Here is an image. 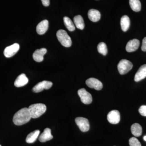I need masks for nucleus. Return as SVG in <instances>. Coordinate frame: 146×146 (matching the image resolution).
Instances as JSON below:
<instances>
[{
    "label": "nucleus",
    "instance_id": "f257e3e1",
    "mask_svg": "<svg viewBox=\"0 0 146 146\" xmlns=\"http://www.w3.org/2000/svg\"><path fill=\"white\" fill-rule=\"evenodd\" d=\"M31 117L28 108H24L15 113L13 116V122L17 125H21L29 121Z\"/></svg>",
    "mask_w": 146,
    "mask_h": 146
},
{
    "label": "nucleus",
    "instance_id": "f03ea898",
    "mask_svg": "<svg viewBox=\"0 0 146 146\" xmlns=\"http://www.w3.org/2000/svg\"><path fill=\"white\" fill-rule=\"evenodd\" d=\"M28 109L31 118L36 119L46 112V106L43 104H35L30 106Z\"/></svg>",
    "mask_w": 146,
    "mask_h": 146
},
{
    "label": "nucleus",
    "instance_id": "7ed1b4c3",
    "mask_svg": "<svg viewBox=\"0 0 146 146\" xmlns=\"http://www.w3.org/2000/svg\"><path fill=\"white\" fill-rule=\"evenodd\" d=\"M56 36L58 40L63 46L67 48L71 46L72 44L71 37L65 31L62 29L59 30L57 32Z\"/></svg>",
    "mask_w": 146,
    "mask_h": 146
},
{
    "label": "nucleus",
    "instance_id": "20e7f679",
    "mask_svg": "<svg viewBox=\"0 0 146 146\" xmlns=\"http://www.w3.org/2000/svg\"><path fill=\"white\" fill-rule=\"evenodd\" d=\"M117 68L121 74H125L131 70L133 68V64L129 60L122 59L118 63Z\"/></svg>",
    "mask_w": 146,
    "mask_h": 146
},
{
    "label": "nucleus",
    "instance_id": "39448f33",
    "mask_svg": "<svg viewBox=\"0 0 146 146\" xmlns=\"http://www.w3.org/2000/svg\"><path fill=\"white\" fill-rule=\"evenodd\" d=\"M78 94L83 103L85 104H89L92 102L93 100L92 96L84 88L79 89L78 91Z\"/></svg>",
    "mask_w": 146,
    "mask_h": 146
},
{
    "label": "nucleus",
    "instance_id": "423d86ee",
    "mask_svg": "<svg viewBox=\"0 0 146 146\" xmlns=\"http://www.w3.org/2000/svg\"><path fill=\"white\" fill-rule=\"evenodd\" d=\"M75 122L77 125L82 132L88 131L90 128L89 121L86 118L79 117L75 119Z\"/></svg>",
    "mask_w": 146,
    "mask_h": 146
},
{
    "label": "nucleus",
    "instance_id": "0eeeda50",
    "mask_svg": "<svg viewBox=\"0 0 146 146\" xmlns=\"http://www.w3.org/2000/svg\"><path fill=\"white\" fill-rule=\"evenodd\" d=\"M19 49L20 45L17 43H15L9 46L6 47L4 51V54L5 57H11L16 54Z\"/></svg>",
    "mask_w": 146,
    "mask_h": 146
},
{
    "label": "nucleus",
    "instance_id": "6e6552de",
    "mask_svg": "<svg viewBox=\"0 0 146 146\" xmlns=\"http://www.w3.org/2000/svg\"><path fill=\"white\" fill-rule=\"evenodd\" d=\"M52 83L51 82L43 81L39 82L33 88V91L35 93H39L44 89H48L52 87Z\"/></svg>",
    "mask_w": 146,
    "mask_h": 146
},
{
    "label": "nucleus",
    "instance_id": "1a4fd4ad",
    "mask_svg": "<svg viewBox=\"0 0 146 146\" xmlns=\"http://www.w3.org/2000/svg\"><path fill=\"white\" fill-rule=\"evenodd\" d=\"M86 84L89 88L94 89L98 91L102 89L103 84L101 82L94 78H91L87 79L86 80Z\"/></svg>",
    "mask_w": 146,
    "mask_h": 146
},
{
    "label": "nucleus",
    "instance_id": "9d476101",
    "mask_svg": "<svg viewBox=\"0 0 146 146\" xmlns=\"http://www.w3.org/2000/svg\"><path fill=\"white\" fill-rule=\"evenodd\" d=\"M107 118L110 123L117 124L119 122L121 119L120 112L117 110H112L108 114Z\"/></svg>",
    "mask_w": 146,
    "mask_h": 146
},
{
    "label": "nucleus",
    "instance_id": "9b49d317",
    "mask_svg": "<svg viewBox=\"0 0 146 146\" xmlns=\"http://www.w3.org/2000/svg\"><path fill=\"white\" fill-rule=\"evenodd\" d=\"M140 45V41L134 39L129 41L126 46V50L128 52H133L138 49Z\"/></svg>",
    "mask_w": 146,
    "mask_h": 146
},
{
    "label": "nucleus",
    "instance_id": "f8f14e48",
    "mask_svg": "<svg viewBox=\"0 0 146 146\" xmlns=\"http://www.w3.org/2000/svg\"><path fill=\"white\" fill-rule=\"evenodd\" d=\"M47 52V49L42 48L40 49L36 50L33 55V59L37 62H41L44 60V56Z\"/></svg>",
    "mask_w": 146,
    "mask_h": 146
},
{
    "label": "nucleus",
    "instance_id": "ddd939ff",
    "mask_svg": "<svg viewBox=\"0 0 146 146\" xmlns=\"http://www.w3.org/2000/svg\"><path fill=\"white\" fill-rule=\"evenodd\" d=\"M49 22L46 20H44L37 25L36 27L37 33L40 35L44 34L48 29Z\"/></svg>",
    "mask_w": 146,
    "mask_h": 146
},
{
    "label": "nucleus",
    "instance_id": "4468645a",
    "mask_svg": "<svg viewBox=\"0 0 146 146\" xmlns=\"http://www.w3.org/2000/svg\"><path fill=\"white\" fill-rule=\"evenodd\" d=\"M146 77V64L142 65L137 71L134 80L139 82L144 79Z\"/></svg>",
    "mask_w": 146,
    "mask_h": 146
},
{
    "label": "nucleus",
    "instance_id": "2eb2a0df",
    "mask_svg": "<svg viewBox=\"0 0 146 146\" xmlns=\"http://www.w3.org/2000/svg\"><path fill=\"white\" fill-rule=\"evenodd\" d=\"M28 82V78L26 76L25 74H22L18 76L16 78L14 82V85L17 87H22L26 85Z\"/></svg>",
    "mask_w": 146,
    "mask_h": 146
},
{
    "label": "nucleus",
    "instance_id": "dca6fc26",
    "mask_svg": "<svg viewBox=\"0 0 146 146\" xmlns=\"http://www.w3.org/2000/svg\"><path fill=\"white\" fill-rule=\"evenodd\" d=\"M53 137L51 134V129L48 128L45 129L44 132L41 134L39 138L40 142L44 143L52 139Z\"/></svg>",
    "mask_w": 146,
    "mask_h": 146
},
{
    "label": "nucleus",
    "instance_id": "f3484780",
    "mask_svg": "<svg viewBox=\"0 0 146 146\" xmlns=\"http://www.w3.org/2000/svg\"><path fill=\"white\" fill-rule=\"evenodd\" d=\"M88 16L90 21L93 22H98L101 18V13L96 9H90L88 11Z\"/></svg>",
    "mask_w": 146,
    "mask_h": 146
},
{
    "label": "nucleus",
    "instance_id": "a211bd4d",
    "mask_svg": "<svg viewBox=\"0 0 146 146\" xmlns=\"http://www.w3.org/2000/svg\"><path fill=\"white\" fill-rule=\"evenodd\" d=\"M130 19L128 16L125 15L121 18V25L123 31H127L130 26Z\"/></svg>",
    "mask_w": 146,
    "mask_h": 146
},
{
    "label": "nucleus",
    "instance_id": "6ab92c4d",
    "mask_svg": "<svg viewBox=\"0 0 146 146\" xmlns=\"http://www.w3.org/2000/svg\"><path fill=\"white\" fill-rule=\"evenodd\" d=\"M131 133L136 137L141 136L142 133V128L138 123H135L131 125Z\"/></svg>",
    "mask_w": 146,
    "mask_h": 146
},
{
    "label": "nucleus",
    "instance_id": "aec40b11",
    "mask_svg": "<svg viewBox=\"0 0 146 146\" xmlns=\"http://www.w3.org/2000/svg\"><path fill=\"white\" fill-rule=\"evenodd\" d=\"M40 131L39 130H36L33 131L28 134L26 139V141L28 143H33L36 141L39 136Z\"/></svg>",
    "mask_w": 146,
    "mask_h": 146
},
{
    "label": "nucleus",
    "instance_id": "412c9836",
    "mask_svg": "<svg viewBox=\"0 0 146 146\" xmlns=\"http://www.w3.org/2000/svg\"><path fill=\"white\" fill-rule=\"evenodd\" d=\"M74 21L76 27L80 29L83 30L84 28V23L83 18L80 15L75 16Z\"/></svg>",
    "mask_w": 146,
    "mask_h": 146
},
{
    "label": "nucleus",
    "instance_id": "4be33fe9",
    "mask_svg": "<svg viewBox=\"0 0 146 146\" xmlns=\"http://www.w3.org/2000/svg\"><path fill=\"white\" fill-rule=\"evenodd\" d=\"M129 3L131 8L133 11L138 12L141 11V5L139 0H129Z\"/></svg>",
    "mask_w": 146,
    "mask_h": 146
},
{
    "label": "nucleus",
    "instance_id": "5701e85b",
    "mask_svg": "<svg viewBox=\"0 0 146 146\" xmlns=\"http://www.w3.org/2000/svg\"><path fill=\"white\" fill-rule=\"evenodd\" d=\"M63 21L65 27L69 31H73L75 30L74 25L70 18L65 16L63 18Z\"/></svg>",
    "mask_w": 146,
    "mask_h": 146
},
{
    "label": "nucleus",
    "instance_id": "b1692460",
    "mask_svg": "<svg viewBox=\"0 0 146 146\" xmlns=\"http://www.w3.org/2000/svg\"><path fill=\"white\" fill-rule=\"evenodd\" d=\"M98 51L100 53L105 56L108 53V49L107 46L104 42H100L98 45Z\"/></svg>",
    "mask_w": 146,
    "mask_h": 146
},
{
    "label": "nucleus",
    "instance_id": "393cba45",
    "mask_svg": "<svg viewBox=\"0 0 146 146\" xmlns=\"http://www.w3.org/2000/svg\"><path fill=\"white\" fill-rule=\"evenodd\" d=\"M129 145L130 146H141V143L135 137H132L129 139Z\"/></svg>",
    "mask_w": 146,
    "mask_h": 146
},
{
    "label": "nucleus",
    "instance_id": "a878e982",
    "mask_svg": "<svg viewBox=\"0 0 146 146\" xmlns=\"http://www.w3.org/2000/svg\"><path fill=\"white\" fill-rule=\"evenodd\" d=\"M139 112L142 116L146 117V105L141 106L139 108Z\"/></svg>",
    "mask_w": 146,
    "mask_h": 146
},
{
    "label": "nucleus",
    "instance_id": "bb28decb",
    "mask_svg": "<svg viewBox=\"0 0 146 146\" xmlns=\"http://www.w3.org/2000/svg\"><path fill=\"white\" fill-rule=\"evenodd\" d=\"M141 49L143 51L146 52V37H145L143 39V44H142V47H141Z\"/></svg>",
    "mask_w": 146,
    "mask_h": 146
},
{
    "label": "nucleus",
    "instance_id": "cd10ccee",
    "mask_svg": "<svg viewBox=\"0 0 146 146\" xmlns=\"http://www.w3.org/2000/svg\"><path fill=\"white\" fill-rule=\"evenodd\" d=\"M43 5L45 7H48L50 5V0H41Z\"/></svg>",
    "mask_w": 146,
    "mask_h": 146
},
{
    "label": "nucleus",
    "instance_id": "c85d7f7f",
    "mask_svg": "<svg viewBox=\"0 0 146 146\" xmlns=\"http://www.w3.org/2000/svg\"><path fill=\"white\" fill-rule=\"evenodd\" d=\"M143 139L145 141H146V136H144Z\"/></svg>",
    "mask_w": 146,
    "mask_h": 146
},
{
    "label": "nucleus",
    "instance_id": "c756f323",
    "mask_svg": "<svg viewBox=\"0 0 146 146\" xmlns=\"http://www.w3.org/2000/svg\"><path fill=\"white\" fill-rule=\"evenodd\" d=\"M0 146H1V145H0Z\"/></svg>",
    "mask_w": 146,
    "mask_h": 146
}]
</instances>
